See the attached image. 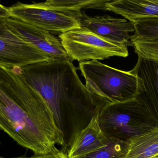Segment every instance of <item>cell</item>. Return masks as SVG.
<instances>
[{
  "label": "cell",
  "instance_id": "cell-1",
  "mask_svg": "<svg viewBox=\"0 0 158 158\" xmlns=\"http://www.w3.org/2000/svg\"><path fill=\"white\" fill-rule=\"evenodd\" d=\"M21 70L27 82L41 96L52 113L64 135L62 150L65 153L93 118L111 103L87 89L69 60L40 62Z\"/></svg>",
  "mask_w": 158,
  "mask_h": 158
},
{
  "label": "cell",
  "instance_id": "cell-2",
  "mask_svg": "<svg viewBox=\"0 0 158 158\" xmlns=\"http://www.w3.org/2000/svg\"><path fill=\"white\" fill-rule=\"evenodd\" d=\"M0 129L34 155L64 146V135L51 109L27 82L20 67L0 66Z\"/></svg>",
  "mask_w": 158,
  "mask_h": 158
},
{
  "label": "cell",
  "instance_id": "cell-3",
  "mask_svg": "<svg viewBox=\"0 0 158 158\" xmlns=\"http://www.w3.org/2000/svg\"><path fill=\"white\" fill-rule=\"evenodd\" d=\"M97 119L102 131L110 140L129 141L158 126L157 119L138 96L106 105Z\"/></svg>",
  "mask_w": 158,
  "mask_h": 158
},
{
  "label": "cell",
  "instance_id": "cell-4",
  "mask_svg": "<svg viewBox=\"0 0 158 158\" xmlns=\"http://www.w3.org/2000/svg\"><path fill=\"white\" fill-rule=\"evenodd\" d=\"M79 67L87 89L111 103L132 100L143 91V81L134 68L124 71L97 60L80 62Z\"/></svg>",
  "mask_w": 158,
  "mask_h": 158
},
{
  "label": "cell",
  "instance_id": "cell-5",
  "mask_svg": "<svg viewBox=\"0 0 158 158\" xmlns=\"http://www.w3.org/2000/svg\"><path fill=\"white\" fill-rule=\"evenodd\" d=\"M8 9L12 17L50 32L62 33L81 28V11L59 8L51 0L32 4L18 2Z\"/></svg>",
  "mask_w": 158,
  "mask_h": 158
},
{
  "label": "cell",
  "instance_id": "cell-6",
  "mask_svg": "<svg viewBox=\"0 0 158 158\" xmlns=\"http://www.w3.org/2000/svg\"><path fill=\"white\" fill-rule=\"evenodd\" d=\"M59 38L72 61H98L129 55L126 45L103 38L81 27L61 33Z\"/></svg>",
  "mask_w": 158,
  "mask_h": 158
},
{
  "label": "cell",
  "instance_id": "cell-7",
  "mask_svg": "<svg viewBox=\"0 0 158 158\" xmlns=\"http://www.w3.org/2000/svg\"><path fill=\"white\" fill-rule=\"evenodd\" d=\"M56 60L15 35L0 19V66L13 68Z\"/></svg>",
  "mask_w": 158,
  "mask_h": 158
},
{
  "label": "cell",
  "instance_id": "cell-8",
  "mask_svg": "<svg viewBox=\"0 0 158 158\" xmlns=\"http://www.w3.org/2000/svg\"><path fill=\"white\" fill-rule=\"evenodd\" d=\"M8 28L15 35L57 60L72 62L60 39L50 32L11 17L5 20Z\"/></svg>",
  "mask_w": 158,
  "mask_h": 158
},
{
  "label": "cell",
  "instance_id": "cell-9",
  "mask_svg": "<svg viewBox=\"0 0 158 158\" xmlns=\"http://www.w3.org/2000/svg\"><path fill=\"white\" fill-rule=\"evenodd\" d=\"M81 27L108 40L133 46L131 32H135L133 22L125 19L107 15L89 16L82 12L80 19Z\"/></svg>",
  "mask_w": 158,
  "mask_h": 158
},
{
  "label": "cell",
  "instance_id": "cell-10",
  "mask_svg": "<svg viewBox=\"0 0 158 158\" xmlns=\"http://www.w3.org/2000/svg\"><path fill=\"white\" fill-rule=\"evenodd\" d=\"M97 117H94L75 138L67 152L69 158L83 157L104 147L110 142L101 130Z\"/></svg>",
  "mask_w": 158,
  "mask_h": 158
},
{
  "label": "cell",
  "instance_id": "cell-11",
  "mask_svg": "<svg viewBox=\"0 0 158 158\" xmlns=\"http://www.w3.org/2000/svg\"><path fill=\"white\" fill-rule=\"evenodd\" d=\"M134 69L143 85V91L138 96L158 121V62L138 57Z\"/></svg>",
  "mask_w": 158,
  "mask_h": 158
},
{
  "label": "cell",
  "instance_id": "cell-12",
  "mask_svg": "<svg viewBox=\"0 0 158 158\" xmlns=\"http://www.w3.org/2000/svg\"><path fill=\"white\" fill-rule=\"evenodd\" d=\"M106 9L133 22L144 18L158 17V0H109Z\"/></svg>",
  "mask_w": 158,
  "mask_h": 158
},
{
  "label": "cell",
  "instance_id": "cell-13",
  "mask_svg": "<svg viewBox=\"0 0 158 158\" xmlns=\"http://www.w3.org/2000/svg\"><path fill=\"white\" fill-rule=\"evenodd\" d=\"M158 156V126L129 140L125 158H156Z\"/></svg>",
  "mask_w": 158,
  "mask_h": 158
},
{
  "label": "cell",
  "instance_id": "cell-14",
  "mask_svg": "<svg viewBox=\"0 0 158 158\" xmlns=\"http://www.w3.org/2000/svg\"><path fill=\"white\" fill-rule=\"evenodd\" d=\"M135 34L131 38L143 41L158 40V17L139 19L133 22Z\"/></svg>",
  "mask_w": 158,
  "mask_h": 158
},
{
  "label": "cell",
  "instance_id": "cell-15",
  "mask_svg": "<svg viewBox=\"0 0 158 158\" xmlns=\"http://www.w3.org/2000/svg\"><path fill=\"white\" fill-rule=\"evenodd\" d=\"M129 146V141L110 140L106 146L81 158H125Z\"/></svg>",
  "mask_w": 158,
  "mask_h": 158
},
{
  "label": "cell",
  "instance_id": "cell-16",
  "mask_svg": "<svg viewBox=\"0 0 158 158\" xmlns=\"http://www.w3.org/2000/svg\"><path fill=\"white\" fill-rule=\"evenodd\" d=\"M131 41L138 57L158 62V40L143 41L131 38Z\"/></svg>",
  "mask_w": 158,
  "mask_h": 158
},
{
  "label": "cell",
  "instance_id": "cell-17",
  "mask_svg": "<svg viewBox=\"0 0 158 158\" xmlns=\"http://www.w3.org/2000/svg\"><path fill=\"white\" fill-rule=\"evenodd\" d=\"M31 158H69L67 153L57 148L52 152L43 155H34Z\"/></svg>",
  "mask_w": 158,
  "mask_h": 158
},
{
  "label": "cell",
  "instance_id": "cell-18",
  "mask_svg": "<svg viewBox=\"0 0 158 158\" xmlns=\"http://www.w3.org/2000/svg\"><path fill=\"white\" fill-rule=\"evenodd\" d=\"M11 17V13L8 8L0 4V19L6 20Z\"/></svg>",
  "mask_w": 158,
  "mask_h": 158
},
{
  "label": "cell",
  "instance_id": "cell-19",
  "mask_svg": "<svg viewBox=\"0 0 158 158\" xmlns=\"http://www.w3.org/2000/svg\"><path fill=\"white\" fill-rule=\"evenodd\" d=\"M0 158H31V157H28L27 156H20L19 157H13V158H5L1 156H0Z\"/></svg>",
  "mask_w": 158,
  "mask_h": 158
},
{
  "label": "cell",
  "instance_id": "cell-20",
  "mask_svg": "<svg viewBox=\"0 0 158 158\" xmlns=\"http://www.w3.org/2000/svg\"><path fill=\"white\" fill-rule=\"evenodd\" d=\"M156 158H158V156L157 157H156Z\"/></svg>",
  "mask_w": 158,
  "mask_h": 158
}]
</instances>
